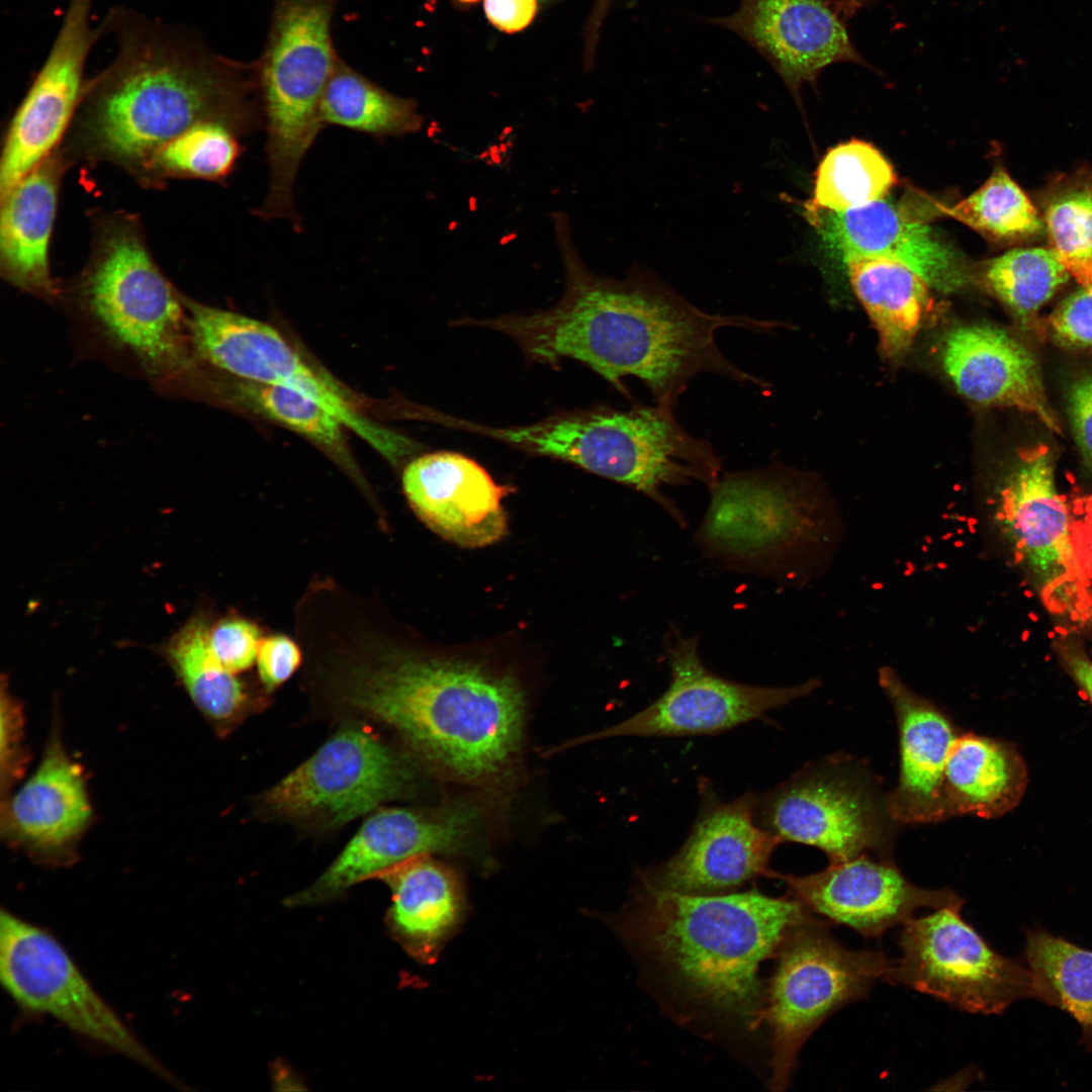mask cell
<instances>
[{"mask_svg":"<svg viewBox=\"0 0 1092 1092\" xmlns=\"http://www.w3.org/2000/svg\"><path fill=\"white\" fill-rule=\"evenodd\" d=\"M477 433L628 485L676 519L680 516L664 496V486L698 481L711 488L720 479L721 461L712 445L687 432L668 404L598 406L527 426L478 425Z\"/></svg>","mask_w":1092,"mask_h":1092,"instance_id":"cell-5","label":"cell"},{"mask_svg":"<svg viewBox=\"0 0 1092 1092\" xmlns=\"http://www.w3.org/2000/svg\"><path fill=\"white\" fill-rule=\"evenodd\" d=\"M756 820L781 842L816 847L830 862L891 858L897 823L873 774L841 754L809 764L757 799Z\"/></svg>","mask_w":1092,"mask_h":1092,"instance_id":"cell-8","label":"cell"},{"mask_svg":"<svg viewBox=\"0 0 1092 1092\" xmlns=\"http://www.w3.org/2000/svg\"><path fill=\"white\" fill-rule=\"evenodd\" d=\"M711 22L756 49L796 98L830 65L869 67L832 0H741L735 13Z\"/></svg>","mask_w":1092,"mask_h":1092,"instance_id":"cell-18","label":"cell"},{"mask_svg":"<svg viewBox=\"0 0 1092 1092\" xmlns=\"http://www.w3.org/2000/svg\"><path fill=\"white\" fill-rule=\"evenodd\" d=\"M611 0H595L585 29V59L592 63L600 29Z\"/></svg>","mask_w":1092,"mask_h":1092,"instance_id":"cell-45","label":"cell"},{"mask_svg":"<svg viewBox=\"0 0 1092 1092\" xmlns=\"http://www.w3.org/2000/svg\"><path fill=\"white\" fill-rule=\"evenodd\" d=\"M91 818L83 770L54 734L32 776L2 805V832L33 859L64 866Z\"/></svg>","mask_w":1092,"mask_h":1092,"instance_id":"cell-22","label":"cell"},{"mask_svg":"<svg viewBox=\"0 0 1092 1092\" xmlns=\"http://www.w3.org/2000/svg\"><path fill=\"white\" fill-rule=\"evenodd\" d=\"M1067 398L1077 445L1092 466V371L1081 373L1072 381Z\"/></svg>","mask_w":1092,"mask_h":1092,"instance_id":"cell-43","label":"cell"},{"mask_svg":"<svg viewBox=\"0 0 1092 1092\" xmlns=\"http://www.w3.org/2000/svg\"><path fill=\"white\" fill-rule=\"evenodd\" d=\"M1028 769L1017 747L1006 740L960 733L944 769V800L950 817H1001L1018 806Z\"/></svg>","mask_w":1092,"mask_h":1092,"instance_id":"cell-27","label":"cell"},{"mask_svg":"<svg viewBox=\"0 0 1092 1092\" xmlns=\"http://www.w3.org/2000/svg\"><path fill=\"white\" fill-rule=\"evenodd\" d=\"M757 797L710 802L680 848L640 874L659 889L694 895L735 892L757 877L777 879L769 859L781 841L756 820Z\"/></svg>","mask_w":1092,"mask_h":1092,"instance_id":"cell-16","label":"cell"},{"mask_svg":"<svg viewBox=\"0 0 1092 1092\" xmlns=\"http://www.w3.org/2000/svg\"><path fill=\"white\" fill-rule=\"evenodd\" d=\"M1054 339L1071 348H1092V291L1080 288L1065 298L1051 314Z\"/></svg>","mask_w":1092,"mask_h":1092,"instance_id":"cell-40","label":"cell"},{"mask_svg":"<svg viewBox=\"0 0 1092 1092\" xmlns=\"http://www.w3.org/2000/svg\"><path fill=\"white\" fill-rule=\"evenodd\" d=\"M187 329L195 352L211 366L246 381L294 389L318 402L390 462L415 448L412 440L371 422L332 376L306 362L272 326L188 302Z\"/></svg>","mask_w":1092,"mask_h":1092,"instance_id":"cell-10","label":"cell"},{"mask_svg":"<svg viewBox=\"0 0 1092 1092\" xmlns=\"http://www.w3.org/2000/svg\"><path fill=\"white\" fill-rule=\"evenodd\" d=\"M338 0H275L260 71L268 200L292 202L300 165L325 126L321 102L336 67L331 22Z\"/></svg>","mask_w":1092,"mask_h":1092,"instance_id":"cell-6","label":"cell"},{"mask_svg":"<svg viewBox=\"0 0 1092 1092\" xmlns=\"http://www.w3.org/2000/svg\"><path fill=\"white\" fill-rule=\"evenodd\" d=\"M537 9L538 0H483L487 20L507 33L519 32L529 26Z\"/></svg>","mask_w":1092,"mask_h":1092,"instance_id":"cell-44","label":"cell"},{"mask_svg":"<svg viewBox=\"0 0 1092 1092\" xmlns=\"http://www.w3.org/2000/svg\"><path fill=\"white\" fill-rule=\"evenodd\" d=\"M208 630L205 615L196 614L168 640L164 652L194 705L208 719L223 723L242 710L246 694L211 650Z\"/></svg>","mask_w":1092,"mask_h":1092,"instance_id":"cell-32","label":"cell"},{"mask_svg":"<svg viewBox=\"0 0 1092 1092\" xmlns=\"http://www.w3.org/2000/svg\"><path fill=\"white\" fill-rule=\"evenodd\" d=\"M880 687L889 699L899 732V775L887 794V807L898 824L937 823L949 818L944 800V769L949 749L961 733L931 700L883 666Z\"/></svg>","mask_w":1092,"mask_h":1092,"instance_id":"cell-21","label":"cell"},{"mask_svg":"<svg viewBox=\"0 0 1092 1092\" xmlns=\"http://www.w3.org/2000/svg\"><path fill=\"white\" fill-rule=\"evenodd\" d=\"M470 824L471 815L463 810L438 815L405 809L379 811L365 821L317 881L290 898L288 904L323 902L411 859L453 849L465 838Z\"/></svg>","mask_w":1092,"mask_h":1092,"instance_id":"cell-23","label":"cell"},{"mask_svg":"<svg viewBox=\"0 0 1092 1092\" xmlns=\"http://www.w3.org/2000/svg\"><path fill=\"white\" fill-rule=\"evenodd\" d=\"M380 876L392 891L388 920L396 938L415 958L431 961L463 914L457 881L443 866L420 857Z\"/></svg>","mask_w":1092,"mask_h":1092,"instance_id":"cell-28","label":"cell"},{"mask_svg":"<svg viewBox=\"0 0 1092 1092\" xmlns=\"http://www.w3.org/2000/svg\"><path fill=\"white\" fill-rule=\"evenodd\" d=\"M1069 665L1074 678L1092 705V664L1075 656L1071 658Z\"/></svg>","mask_w":1092,"mask_h":1092,"instance_id":"cell-46","label":"cell"},{"mask_svg":"<svg viewBox=\"0 0 1092 1092\" xmlns=\"http://www.w3.org/2000/svg\"><path fill=\"white\" fill-rule=\"evenodd\" d=\"M822 242L845 262L882 257L903 263L942 292L965 287L970 276L953 250L932 230L887 200L847 210H805Z\"/></svg>","mask_w":1092,"mask_h":1092,"instance_id":"cell-20","label":"cell"},{"mask_svg":"<svg viewBox=\"0 0 1092 1092\" xmlns=\"http://www.w3.org/2000/svg\"><path fill=\"white\" fill-rule=\"evenodd\" d=\"M941 360L969 399L1030 414L1049 430L1061 432L1034 355L1004 330L986 325L956 328L943 340Z\"/></svg>","mask_w":1092,"mask_h":1092,"instance_id":"cell-24","label":"cell"},{"mask_svg":"<svg viewBox=\"0 0 1092 1092\" xmlns=\"http://www.w3.org/2000/svg\"><path fill=\"white\" fill-rule=\"evenodd\" d=\"M670 681L664 693L630 718L585 737H675L720 733L762 718L819 687L816 678L790 687H761L722 677L706 667L698 641L673 630L667 641Z\"/></svg>","mask_w":1092,"mask_h":1092,"instance_id":"cell-13","label":"cell"},{"mask_svg":"<svg viewBox=\"0 0 1092 1092\" xmlns=\"http://www.w3.org/2000/svg\"><path fill=\"white\" fill-rule=\"evenodd\" d=\"M791 895L815 916L867 938L903 925L921 908L963 907L950 889H924L907 880L891 858L871 854L830 862L806 876L778 873Z\"/></svg>","mask_w":1092,"mask_h":1092,"instance_id":"cell-17","label":"cell"},{"mask_svg":"<svg viewBox=\"0 0 1092 1092\" xmlns=\"http://www.w3.org/2000/svg\"><path fill=\"white\" fill-rule=\"evenodd\" d=\"M2 688L1 694V785L7 789L18 780L25 766L22 748L23 717L19 705Z\"/></svg>","mask_w":1092,"mask_h":1092,"instance_id":"cell-41","label":"cell"},{"mask_svg":"<svg viewBox=\"0 0 1092 1092\" xmlns=\"http://www.w3.org/2000/svg\"><path fill=\"white\" fill-rule=\"evenodd\" d=\"M454 1H456V2H459V3H461V4H466V5H468V4H472V3H475V2H477V1H479V0H454Z\"/></svg>","mask_w":1092,"mask_h":1092,"instance_id":"cell-48","label":"cell"},{"mask_svg":"<svg viewBox=\"0 0 1092 1092\" xmlns=\"http://www.w3.org/2000/svg\"><path fill=\"white\" fill-rule=\"evenodd\" d=\"M896 182L892 166L876 148L852 140L831 149L823 158L805 210L859 208L883 199Z\"/></svg>","mask_w":1092,"mask_h":1092,"instance_id":"cell-34","label":"cell"},{"mask_svg":"<svg viewBox=\"0 0 1092 1092\" xmlns=\"http://www.w3.org/2000/svg\"><path fill=\"white\" fill-rule=\"evenodd\" d=\"M118 32L116 57L87 92L85 132L96 156L142 170L200 121L225 120L243 134L256 128L241 88L185 35L150 24Z\"/></svg>","mask_w":1092,"mask_h":1092,"instance_id":"cell-3","label":"cell"},{"mask_svg":"<svg viewBox=\"0 0 1092 1092\" xmlns=\"http://www.w3.org/2000/svg\"><path fill=\"white\" fill-rule=\"evenodd\" d=\"M402 487L422 521L460 546H486L506 533L502 498L509 488L462 454L444 451L415 458L403 470Z\"/></svg>","mask_w":1092,"mask_h":1092,"instance_id":"cell-19","label":"cell"},{"mask_svg":"<svg viewBox=\"0 0 1092 1092\" xmlns=\"http://www.w3.org/2000/svg\"><path fill=\"white\" fill-rule=\"evenodd\" d=\"M300 651L288 637L274 635L261 641L258 654L259 675L268 690L287 680L300 663Z\"/></svg>","mask_w":1092,"mask_h":1092,"instance_id":"cell-42","label":"cell"},{"mask_svg":"<svg viewBox=\"0 0 1092 1092\" xmlns=\"http://www.w3.org/2000/svg\"><path fill=\"white\" fill-rule=\"evenodd\" d=\"M851 286L874 323L884 352L903 355L930 303L928 283L903 263L882 257L845 261Z\"/></svg>","mask_w":1092,"mask_h":1092,"instance_id":"cell-29","label":"cell"},{"mask_svg":"<svg viewBox=\"0 0 1092 1092\" xmlns=\"http://www.w3.org/2000/svg\"><path fill=\"white\" fill-rule=\"evenodd\" d=\"M321 116L325 125L378 138L414 133L423 125L414 100L386 91L339 59L323 94Z\"/></svg>","mask_w":1092,"mask_h":1092,"instance_id":"cell-30","label":"cell"},{"mask_svg":"<svg viewBox=\"0 0 1092 1092\" xmlns=\"http://www.w3.org/2000/svg\"><path fill=\"white\" fill-rule=\"evenodd\" d=\"M937 209L1003 245L1035 240L1044 229L1037 209L1002 167L966 199L953 206L937 205Z\"/></svg>","mask_w":1092,"mask_h":1092,"instance_id":"cell-35","label":"cell"},{"mask_svg":"<svg viewBox=\"0 0 1092 1092\" xmlns=\"http://www.w3.org/2000/svg\"><path fill=\"white\" fill-rule=\"evenodd\" d=\"M1070 274L1051 248H1017L986 262V287L1021 321L1027 322L1063 286Z\"/></svg>","mask_w":1092,"mask_h":1092,"instance_id":"cell-36","label":"cell"},{"mask_svg":"<svg viewBox=\"0 0 1092 1092\" xmlns=\"http://www.w3.org/2000/svg\"><path fill=\"white\" fill-rule=\"evenodd\" d=\"M813 917L793 895L770 897L754 889L694 895L641 881L617 924L691 1006L754 1029L765 1004L761 963L776 958L788 934Z\"/></svg>","mask_w":1092,"mask_h":1092,"instance_id":"cell-2","label":"cell"},{"mask_svg":"<svg viewBox=\"0 0 1092 1092\" xmlns=\"http://www.w3.org/2000/svg\"><path fill=\"white\" fill-rule=\"evenodd\" d=\"M234 388L236 398L245 406L306 438L342 464H352L345 426L315 400L275 384L238 379Z\"/></svg>","mask_w":1092,"mask_h":1092,"instance_id":"cell-38","label":"cell"},{"mask_svg":"<svg viewBox=\"0 0 1092 1092\" xmlns=\"http://www.w3.org/2000/svg\"><path fill=\"white\" fill-rule=\"evenodd\" d=\"M208 640L217 659L234 673L254 663L261 643L259 628L239 617L224 618L209 626Z\"/></svg>","mask_w":1092,"mask_h":1092,"instance_id":"cell-39","label":"cell"},{"mask_svg":"<svg viewBox=\"0 0 1092 1092\" xmlns=\"http://www.w3.org/2000/svg\"><path fill=\"white\" fill-rule=\"evenodd\" d=\"M1041 206L1050 248L1080 287L1092 291V170L1055 179Z\"/></svg>","mask_w":1092,"mask_h":1092,"instance_id":"cell-33","label":"cell"},{"mask_svg":"<svg viewBox=\"0 0 1092 1092\" xmlns=\"http://www.w3.org/2000/svg\"><path fill=\"white\" fill-rule=\"evenodd\" d=\"M94 0H68L56 38L5 140L0 194L50 157L84 94V69L96 39L91 24Z\"/></svg>","mask_w":1092,"mask_h":1092,"instance_id":"cell-15","label":"cell"},{"mask_svg":"<svg viewBox=\"0 0 1092 1092\" xmlns=\"http://www.w3.org/2000/svg\"><path fill=\"white\" fill-rule=\"evenodd\" d=\"M0 980L23 1011L57 1019L75 1034L182 1086L99 995L62 943L42 927L4 908L0 912Z\"/></svg>","mask_w":1092,"mask_h":1092,"instance_id":"cell-9","label":"cell"},{"mask_svg":"<svg viewBox=\"0 0 1092 1092\" xmlns=\"http://www.w3.org/2000/svg\"><path fill=\"white\" fill-rule=\"evenodd\" d=\"M942 907L911 918L899 937L889 984H901L963 1011L1000 1014L1033 997L1027 967L995 951L961 916Z\"/></svg>","mask_w":1092,"mask_h":1092,"instance_id":"cell-12","label":"cell"},{"mask_svg":"<svg viewBox=\"0 0 1092 1092\" xmlns=\"http://www.w3.org/2000/svg\"><path fill=\"white\" fill-rule=\"evenodd\" d=\"M347 696L467 780L498 772L521 737L524 702L517 684L470 663L396 655L357 671Z\"/></svg>","mask_w":1092,"mask_h":1092,"instance_id":"cell-4","label":"cell"},{"mask_svg":"<svg viewBox=\"0 0 1092 1092\" xmlns=\"http://www.w3.org/2000/svg\"><path fill=\"white\" fill-rule=\"evenodd\" d=\"M839 14L844 20H848L853 16L859 8L870 3L872 0H832Z\"/></svg>","mask_w":1092,"mask_h":1092,"instance_id":"cell-47","label":"cell"},{"mask_svg":"<svg viewBox=\"0 0 1092 1092\" xmlns=\"http://www.w3.org/2000/svg\"><path fill=\"white\" fill-rule=\"evenodd\" d=\"M239 134L225 120L200 121L162 146L142 170L161 178L224 180L242 153Z\"/></svg>","mask_w":1092,"mask_h":1092,"instance_id":"cell-37","label":"cell"},{"mask_svg":"<svg viewBox=\"0 0 1092 1092\" xmlns=\"http://www.w3.org/2000/svg\"><path fill=\"white\" fill-rule=\"evenodd\" d=\"M84 294L106 334L146 364L171 368L182 360L187 325L181 300L129 221L104 229Z\"/></svg>","mask_w":1092,"mask_h":1092,"instance_id":"cell-11","label":"cell"},{"mask_svg":"<svg viewBox=\"0 0 1092 1092\" xmlns=\"http://www.w3.org/2000/svg\"><path fill=\"white\" fill-rule=\"evenodd\" d=\"M1070 511L1058 492L1054 460L1044 445L1019 450L1000 490L994 519L1015 556L1044 578H1056L1072 559Z\"/></svg>","mask_w":1092,"mask_h":1092,"instance_id":"cell-25","label":"cell"},{"mask_svg":"<svg viewBox=\"0 0 1092 1092\" xmlns=\"http://www.w3.org/2000/svg\"><path fill=\"white\" fill-rule=\"evenodd\" d=\"M407 780L401 762L376 737L347 729L274 786L266 802L289 816L341 824L397 796Z\"/></svg>","mask_w":1092,"mask_h":1092,"instance_id":"cell-14","label":"cell"},{"mask_svg":"<svg viewBox=\"0 0 1092 1092\" xmlns=\"http://www.w3.org/2000/svg\"><path fill=\"white\" fill-rule=\"evenodd\" d=\"M566 222L560 214L555 217L565 270L560 300L530 314L466 318V326L506 335L534 362L555 365L562 359L576 360L627 397L623 379L635 377L656 403L674 407L690 380L702 373L768 386L725 357L716 333L728 327L769 332L781 324L708 313L646 275L624 280L596 275L580 260Z\"/></svg>","mask_w":1092,"mask_h":1092,"instance_id":"cell-1","label":"cell"},{"mask_svg":"<svg viewBox=\"0 0 1092 1092\" xmlns=\"http://www.w3.org/2000/svg\"><path fill=\"white\" fill-rule=\"evenodd\" d=\"M1025 957L1033 998L1072 1015L1092 1050V951L1035 929L1026 933Z\"/></svg>","mask_w":1092,"mask_h":1092,"instance_id":"cell-31","label":"cell"},{"mask_svg":"<svg viewBox=\"0 0 1092 1092\" xmlns=\"http://www.w3.org/2000/svg\"><path fill=\"white\" fill-rule=\"evenodd\" d=\"M765 994L762 1022L770 1030V1089L790 1083L809 1036L834 1012L864 998L877 981L889 982L893 962L881 951L843 946L815 916L782 943Z\"/></svg>","mask_w":1092,"mask_h":1092,"instance_id":"cell-7","label":"cell"},{"mask_svg":"<svg viewBox=\"0 0 1092 1092\" xmlns=\"http://www.w3.org/2000/svg\"><path fill=\"white\" fill-rule=\"evenodd\" d=\"M63 163L51 155L1 194L0 268L17 287L50 296L49 250Z\"/></svg>","mask_w":1092,"mask_h":1092,"instance_id":"cell-26","label":"cell"}]
</instances>
